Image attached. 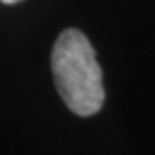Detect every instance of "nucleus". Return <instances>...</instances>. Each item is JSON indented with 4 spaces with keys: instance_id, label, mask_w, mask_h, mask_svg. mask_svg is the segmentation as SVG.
<instances>
[{
    "instance_id": "nucleus-1",
    "label": "nucleus",
    "mask_w": 155,
    "mask_h": 155,
    "mask_svg": "<svg viewBox=\"0 0 155 155\" xmlns=\"http://www.w3.org/2000/svg\"><path fill=\"white\" fill-rule=\"evenodd\" d=\"M55 88L64 104L78 116H93L102 109L105 91L102 69L88 38L78 29L59 35L52 50Z\"/></svg>"
},
{
    "instance_id": "nucleus-2",
    "label": "nucleus",
    "mask_w": 155,
    "mask_h": 155,
    "mask_svg": "<svg viewBox=\"0 0 155 155\" xmlns=\"http://www.w3.org/2000/svg\"><path fill=\"white\" fill-rule=\"evenodd\" d=\"M0 2H4V4H17V2H21V0H0Z\"/></svg>"
}]
</instances>
